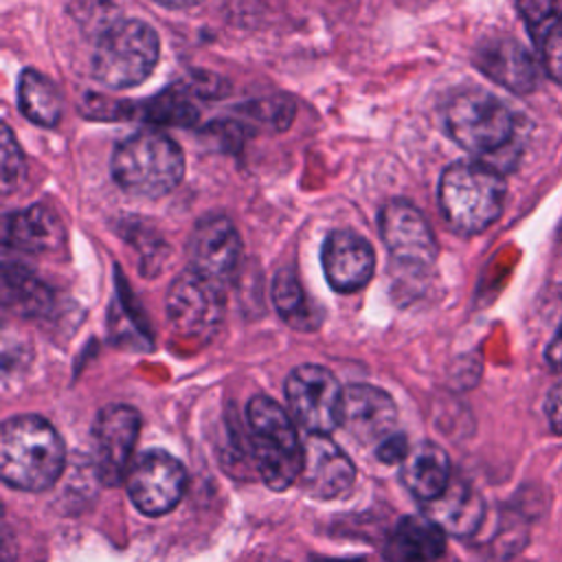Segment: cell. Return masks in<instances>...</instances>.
Returning a JSON list of instances; mask_svg holds the SVG:
<instances>
[{
	"label": "cell",
	"mask_w": 562,
	"mask_h": 562,
	"mask_svg": "<svg viewBox=\"0 0 562 562\" xmlns=\"http://www.w3.org/2000/svg\"><path fill=\"white\" fill-rule=\"evenodd\" d=\"M380 233L389 252L404 266L426 270L437 259V241L426 217L406 200H393L382 209Z\"/></svg>",
	"instance_id": "cell-12"
},
{
	"label": "cell",
	"mask_w": 562,
	"mask_h": 562,
	"mask_svg": "<svg viewBox=\"0 0 562 562\" xmlns=\"http://www.w3.org/2000/svg\"><path fill=\"white\" fill-rule=\"evenodd\" d=\"M450 138L472 154H494L503 149L516 121L507 105L485 90H463L450 99L443 114Z\"/></svg>",
	"instance_id": "cell-6"
},
{
	"label": "cell",
	"mask_w": 562,
	"mask_h": 562,
	"mask_svg": "<svg viewBox=\"0 0 562 562\" xmlns=\"http://www.w3.org/2000/svg\"><path fill=\"white\" fill-rule=\"evenodd\" d=\"M408 454L406 437L393 432L389 439H384L380 446H375V457L382 463H402Z\"/></svg>",
	"instance_id": "cell-28"
},
{
	"label": "cell",
	"mask_w": 562,
	"mask_h": 562,
	"mask_svg": "<svg viewBox=\"0 0 562 562\" xmlns=\"http://www.w3.org/2000/svg\"><path fill=\"white\" fill-rule=\"evenodd\" d=\"M397 408L393 397L371 384H353L342 395L340 426L362 446H380L395 432Z\"/></svg>",
	"instance_id": "cell-13"
},
{
	"label": "cell",
	"mask_w": 562,
	"mask_h": 562,
	"mask_svg": "<svg viewBox=\"0 0 562 562\" xmlns=\"http://www.w3.org/2000/svg\"><path fill=\"white\" fill-rule=\"evenodd\" d=\"M318 562H358V560H318Z\"/></svg>",
	"instance_id": "cell-32"
},
{
	"label": "cell",
	"mask_w": 562,
	"mask_h": 562,
	"mask_svg": "<svg viewBox=\"0 0 562 562\" xmlns=\"http://www.w3.org/2000/svg\"><path fill=\"white\" fill-rule=\"evenodd\" d=\"M140 417L132 406H105L92 426V463L103 485H119L132 468Z\"/></svg>",
	"instance_id": "cell-10"
},
{
	"label": "cell",
	"mask_w": 562,
	"mask_h": 562,
	"mask_svg": "<svg viewBox=\"0 0 562 562\" xmlns=\"http://www.w3.org/2000/svg\"><path fill=\"white\" fill-rule=\"evenodd\" d=\"M0 182H2V193L13 191L22 176H24V156L22 149L18 145V140L13 138V132L9 125L2 127V140H0Z\"/></svg>",
	"instance_id": "cell-27"
},
{
	"label": "cell",
	"mask_w": 562,
	"mask_h": 562,
	"mask_svg": "<svg viewBox=\"0 0 562 562\" xmlns=\"http://www.w3.org/2000/svg\"><path fill=\"white\" fill-rule=\"evenodd\" d=\"M125 487L130 501L140 514L160 516L171 512L187 490L182 463L165 450H147L134 459Z\"/></svg>",
	"instance_id": "cell-9"
},
{
	"label": "cell",
	"mask_w": 562,
	"mask_h": 562,
	"mask_svg": "<svg viewBox=\"0 0 562 562\" xmlns=\"http://www.w3.org/2000/svg\"><path fill=\"white\" fill-rule=\"evenodd\" d=\"M450 481V459L446 450L432 441L413 446L402 461V483L415 498L430 503L446 492Z\"/></svg>",
	"instance_id": "cell-19"
},
{
	"label": "cell",
	"mask_w": 562,
	"mask_h": 562,
	"mask_svg": "<svg viewBox=\"0 0 562 562\" xmlns=\"http://www.w3.org/2000/svg\"><path fill=\"white\" fill-rule=\"evenodd\" d=\"M485 514L481 494L465 481H450L446 492L428 503V516L448 533L470 536Z\"/></svg>",
	"instance_id": "cell-21"
},
{
	"label": "cell",
	"mask_w": 562,
	"mask_h": 562,
	"mask_svg": "<svg viewBox=\"0 0 562 562\" xmlns=\"http://www.w3.org/2000/svg\"><path fill=\"white\" fill-rule=\"evenodd\" d=\"M446 551V531L430 516H404L389 536V562H432Z\"/></svg>",
	"instance_id": "cell-20"
},
{
	"label": "cell",
	"mask_w": 562,
	"mask_h": 562,
	"mask_svg": "<svg viewBox=\"0 0 562 562\" xmlns=\"http://www.w3.org/2000/svg\"><path fill=\"white\" fill-rule=\"evenodd\" d=\"M503 176L485 162L457 160L439 178V209L457 233L485 231L503 213Z\"/></svg>",
	"instance_id": "cell-2"
},
{
	"label": "cell",
	"mask_w": 562,
	"mask_h": 562,
	"mask_svg": "<svg viewBox=\"0 0 562 562\" xmlns=\"http://www.w3.org/2000/svg\"><path fill=\"white\" fill-rule=\"evenodd\" d=\"M70 13L88 33L97 37H101L110 26L123 20L119 15V9L108 0H75L70 4Z\"/></svg>",
	"instance_id": "cell-26"
},
{
	"label": "cell",
	"mask_w": 562,
	"mask_h": 562,
	"mask_svg": "<svg viewBox=\"0 0 562 562\" xmlns=\"http://www.w3.org/2000/svg\"><path fill=\"white\" fill-rule=\"evenodd\" d=\"M154 2H158L162 7H169V9H189V7L200 4L202 0H154Z\"/></svg>",
	"instance_id": "cell-31"
},
{
	"label": "cell",
	"mask_w": 562,
	"mask_h": 562,
	"mask_svg": "<svg viewBox=\"0 0 562 562\" xmlns=\"http://www.w3.org/2000/svg\"><path fill=\"white\" fill-rule=\"evenodd\" d=\"M272 303L279 312V316L296 327V329H314L318 327V318H316V310L310 303L296 272L292 268H281L274 274L272 281Z\"/></svg>",
	"instance_id": "cell-24"
},
{
	"label": "cell",
	"mask_w": 562,
	"mask_h": 562,
	"mask_svg": "<svg viewBox=\"0 0 562 562\" xmlns=\"http://www.w3.org/2000/svg\"><path fill=\"white\" fill-rule=\"evenodd\" d=\"M18 105L29 121L42 127H55L64 112V101L55 83L33 68H26L20 75Z\"/></svg>",
	"instance_id": "cell-22"
},
{
	"label": "cell",
	"mask_w": 562,
	"mask_h": 562,
	"mask_svg": "<svg viewBox=\"0 0 562 562\" xmlns=\"http://www.w3.org/2000/svg\"><path fill=\"white\" fill-rule=\"evenodd\" d=\"M549 77L562 88V0H516Z\"/></svg>",
	"instance_id": "cell-18"
},
{
	"label": "cell",
	"mask_w": 562,
	"mask_h": 562,
	"mask_svg": "<svg viewBox=\"0 0 562 562\" xmlns=\"http://www.w3.org/2000/svg\"><path fill=\"white\" fill-rule=\"evenodd\" d=\"M353 479L356 468L351 459L327 435H310L303 443L301 490L314 498H336L351 487Z\"/></svg>",
	"instance_id": "cell-14"
},
{
	"label": "cell",
	"mask_w": 562,
	"mask_h": 562,
	"mask_svg": "<svg viewBox=\"0 0 562 562\" xmlns=\"http://www.w3.org/2000/svg\"><path fill=\"white\" fill-rule=\"evenodd\" d=\"M241 248V237L226 215H206L193 226L187 252L191 270L222 285L237 270Z\"/></svg>",
	"instance_id": "cell-11"
},
{
	"label": "cell",
	"mask_w": 562,
	"mask_h": 562,
	"mask_svg": "<svg viewBox=\"0 0 562 562\" xmlns=\"http://www.w3.org/2000/svg\"><path fill=\"white\" fill-rule=\"evenodd\" d=\"M66 448L57 430L37 415H18L0 430V474L24 492L48 490L61 474Z\"/></svg>",
	"instance_id": "cell-1"
},
{
	"label": "cell",
	"mask_w": 562,
	"mask_h": 562,
	"mask_svg": "<svg viewBox=\"0 0 562 562\" xmlns=\"http://www.w3.org/2000/svg\"><path fill=\"white\" fill-rule=\"evenodd\" d=\"M4 305L22 316H40L48 310L53 294L31 270L22 266H4L2 272Z\"/></svg>",
	"instance_id": "cell-23"
},
{
	"label": "cell",
	"mask_w": 562,
	"mask_h": 562,
	"mask_svg": "<svg viewBox=\"0 0 562 562\" xmlns=\"http://www.w3.org/2000/svg\"><path fill=\"white\" fill-rule=\"evenodd\" d=\"M4 244L20 252H53L64 246L66 231L61 220L46 204H33L4 220Z\"/></svg>",
	"instance_id": "cell-17"
},
{
	"label": "cell",
	"mask_w": 562,
	"mask_h": 562,
	"mask_svg": "<svg viewBox=\"0 0 562 562\" xmlns=\"http://www.w3.org/2000/svg\"><path fill=\"white\" fill-rule=\"evenodd\" d=\"M547 362L553 369H562V325L558 327V331L553 334V338L547 347Z\"/></svg>",
	"instance_id": "cell-30"
},
{
	"label": "cell",
	"mask_w": 562,
	"mask_h": 562,
	"mask_svg": "<svg viewBox=\"0 0 562 562\" xmlns=\"http://www.w3.org/2000/svg\"><path fill=\"white\" fill-rule=\"evenodd\" d=\"M342 395L334 373L321 364H301L285 380L288 406L310 435H327L340 426Z\"/></svg>",
	"instance_id": "cell-7"
},
{
	"label": "cell",
	"mask_w": 562,
	"mask_h": 562,
	"mask_svg": "<svg viewBox=\"0 0 562 562\" xmlns=\"http://www.w3.org/2000/svg\"><path fill=\"white\" fill-rule=\"evenodd\" d=\"M250 450L263 483L283 492L299 481L303 443L290 415L268 395H255L246 406Z\"/></svg>",
	"instance_id": "cell-3"
},
{
	"label": "cell",
	"mask_w": 562,
	"mask_h": 562,
	"mask_svg": "<svg viewBox=\"0 0 562 562\" xmlns=\"http://www.w3.org/2000/svg\"><path fill=\"white\" fill-rule=\"evenodd\" d=\"M167 318L171 329L189 340H209L224 318L222 285L187 270L167 292Z\"/></svg>",
	"instance_id": "cell-8"
},
{
	"label": "cell",
	"mask_w": 562,
	"mask_h": 562,
	"mask_svg": "<svg viewBox=\"0 0 562 562\" xmlns=\"http://www.w3.org/2000/svg\"><path fill=\"white\" fill-rule=\"evenodd\" d=\"M474 64L503 88L525 94L538 83L533 57L512 37H494L476 48Z\"/></svg>",
	"instance_id": "cell-16"
},
{
	"label": "cell",
	"mask_w": 562,
	"mask_h": 562,
	"mask_svg": "<svg viewBox=\"0 0 562 562\" xmlns=\"http://www.w3.org/2000/svg\"><path fill=\"white\" fill-rule=\"evenodd\" d=\"M323 270L338 292H356L369 283L375 268L373 248L353 231H334L323 244Z\"/></svg>",
	"instance_id": "cell-15"
},
{
	"label": "cell",
	"mask_w": 562,
	"mask_h": 562,
	"mask_svg": "<svg viewBox=\"0 0 562 562\" xmlns=\"http://www.w3.org/2000/svg\"><path fill=\"white\" fill-rule=\"evenodd\" d=\"M544 411H547L551 430H555L558 435H562V382L555 384V386L549 391Z\"/></svg>",
	"instance_id": "cell-29"
},
{
	"label": "cell",
	"mask_w": 562,
	"mask_h": 562,
	"mask_svg": "<svg viewBox=\"0 0 562 562\" xmlns=\"http://www.w3.org/2000/svg\"><path fill=\"white\" fill-rule=\"evenodd\" d=\"M158 55V35L149 24L140 20H119L97 37L92 77L110 90L134 88L154 72Z\"/></svg>",
	"instance_id": "cell-5"
},
{
	"label": "cell",
	"mask_w": 562,
	"mask_h": 562,
	"mask_svg": "<svg viewBox=\"0 0 562 562\" xmlns=\"http://www.w3.org/2000/svg\"><path fill=\"white\" fill-rule=\"evenodd\" d=\"M145 119L165 125H191L198 119V110L180 94H160L145 105Z\"/></svg>",
	"instance_id": "cell-25"
},
{
	"label": "cell",
	"mask_w": 562,
	"mask_h": 562,
	"mask_svg": "<svg viewBox=\"0 0 562 562\" xmlns=\"http://www.w3.org/2000/svg\"><path fill=\"white\" fill-rule=\"evenodd\" d=\"M112 176L130 195L162 198L184 176L182 149L162 132H138L116 145Z\"/></svg>",
	"instance_id": "cell-4"
}]
</instances>
